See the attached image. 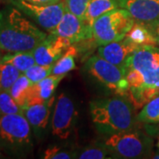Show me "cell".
<instances>
[{"label": "cell", "instance_id": "4316f807", "mask_svg": "<svg viewBox=\"0 0 159 159\" xmlns=\"http://www.w3.org/2000/svg\"><path fill=\"white\" fill-rule=\"evenodd\" d=\"M75 153H69L67 151L62 150L61 148L53 146L46 149L43 153L44 159H71L74 158Z\"/></svg>", "mask_w": 159, "mask_h": 159}, {"label": "cell", "instance_id": "ac0fdd59", "mask_svg": "<svg viewBox=\"0 0 159 159\" xmlns=\"http://www.w3.org/2000/svg\"><path fill=\"white\" fill-rule=\"evenodd\" d=\"M32 86L33 83L28 79L25 74H22L9 89V93L11 97L21 108H23L29 101V97L31 96Z\"/></svg>", "mask_w": 159, "mask_h": 159}, {"label": "cell", "instance_id": "d6986e66", "mask_svg": "<svg viewBox=\"0 0 159 159\" xmlns=\"http://www.w3.org/2000/svg\"><path fill=\"white\" fill-rule=\"evenodd\" d=\"M1 62L11 64L22 74L36 64L33 51L10 52L3 57Z\"/></svg>", "mask_w": 159, "mask_h": 159}, {"label": "cell", "instance_id": "2e32d148", "mask_svg": "<svg viewBox=\"0 0 159 159\" xmlns=\"http://www.w3.org/2000/svg\"><path fill=\"white\" fill-rule=\"evenodd\" d=\"M119 7V0H90L86 11L85 21L92 27L97 19Z\"/></svg>", "mask_w": 159, "mask_h": 159}, {"label": "cell", "instance_id": "3957f363", "mask_svg": "<svg viewBox=\"0 0 159 159\" xmlns=\"http://www.w3.org/2000/svg\"><path fill=\"white\" fill-rule=\"evenodd\" d=\"M31 125L22 113L0 116V147L10 153H21L31 147Z\"/></svg>", "mask_w": 159, "mask_h": 159}, {"label": "cell", "instance_id": "5bb4252c", "mask_svg": "<svg viewBox=\"0 0 159 159\" xmlns=\"http://www.w3.org/2000/svg\"><path fill=\"white\" fill-rule=\"evenodd\" d=\"M55 101L54 97L51 99L42 102H36L28 104L23 107V115L28 119L31 127L34 131H40L45 129L49 123L51 116V110Z\"/></svg>", "mask_w": 159, "mask_h": 159}, {"label": "cell", "instance_id": "f546056e", "mask_svg": "<svg viewBox=\"0 0 159 159\" xmlns=\"http://www.w3.org/2000/svg\"><path fill=\"white\" fill-rule=\"evenodd\" d=\"M2 51H3V50L0 48V63H1V61H2V58H3V57H4V56L2 55Z\"/></svg>", "mask_w": 159, "mask_h": 159}, {"label": "cell", "instance_id": "e0dca14e", "mask_svg": "<svg viewBox=\"0 0 159 159\" xmlns=\"http://www.w3.org/2000/svg\"><path fill=\"white\" fill-rule=\"evenodd\" d=\"M149 27L142 23L134 22L125 37L138 45H157V39Z\"/></svg>", "mask_w": 159, "mask_h": 159}, {"label": "cell", "instance_id": "7c38bea8", "mask_svg": "<svg viewBox=\"0 0 159 159\" xmlns=\"http://www.w3.org/2000/svg\"><path fill=\"white\" fill-rule=\"evenodd\" d=\"M72 45L67 39L51 34L33 50L35 62L38 65L54 64L63 55V52Z\"/></svg>", "mask_w": 159, "mask_h": 159}, {"label": "cell", "instance_id": "ba28073f", "mask_svg": "<svg viewBox=\"0 0 159 159\" xmlns=\"http://www.w3.org/2000/svg\"><path fill=\"white\" fill-rule=\"evenodd\" d=\"M126 69H134L142 74L145 85L154 86L159 80V48L156 45L140 46L128 58Z\"/></svg>", "mask_w": 159, "mask_h": 159}, {"label": "cell", "instance_id": "7402d4cb", "mask_svg": "<svg viewBox=\"0 0 159 159\" xmlns=\"http://www.w3.org/2000/svg\"><path fill=\"white\" fill-rule=\"evenodd\" d=\"M137 119L143 123L159 122V96L148 102L138 114Z\"/></svg>", "mask_w": 159, "mask_h": 159}, {"label": "cell", "instance_id": "30bf717a", "mask_svg": "<svg viewBox=\"0 0 159 159\" xmlns=\"http://www.w3.org/2000/svg\"><path fill=\"white\" fill-rule=\"evenodd\" d=\"M51 34L67 39L72 43L93 38L92 27L90 25L73 14L66 8L61 20Z\"/></svg>", "mask_w": 159, "mask_h": 159}, {"label": "cell", "instance_id": "484cf974", "mask_svg": "<svg viewBox=\"0 0 159 159\" xmlns=\"http://www.w3.org/2000/svg\"><path fill=\"white\" fill-rule=\"evenodd\" d=\"M108 154L109 151L106 148L91 147L81 151L77 157L80 159H105L109 158Z\"/></svg>", "mask_w": 159, "mask_h": 159}, {"label": "cell", "instance_id": "1f68e13d", "mask_svg": "<svg viewBox=\"0 0 159 159\" xmlns=\"http://www.w3.org/2000/svg\"><path fill=\"white\" fill-rule=\"evenodd\" d=\"M157 146H158V148H159V139H158V143H157Z\"/></svg>", "mask_w": 159, "mask_h": 159}, {"label": "cell", "instance_id": "cb8c5ba5", "mask_svg": "<svg viewBox=\"0 0 159 159\" xmlns=\"http://www.w3.org/2000/svg\"><path fill=\"white\" fill-rule=\"evenodd\" d=\"M22 112V108L13 100L9 91H0V116Z\"/></svg>", "mask_w": 159, "mask_h": 159}, {"label": "cell", "instance_id": "8fae6325", "mask_svg": "<svg viewBox=\"0 0 159 159\" xmlns=\"http://www.w3.org/2000/svg\"><path fill=\"white\" fill-rule=\"evenodd\" d=\"M119 4L135 22L151 28L159 21V0H119Z\"/></svg>", "mask_w": 159, "mask_h": 159}, {"label": "cell", "instance_id": "9a60e30c", "mask_svg": "<svg viewBox=\"0 0 159 159\" xmlns=\"http://www.w3.org/2000/svg\"><path fill=\"white\" fill-rule=\"evenodd\" d=\"M66 76V74H51L43 80L34 83L32 86L31 96L26 105L44 102L51 99L58 84Z\"/></svg>", "mask_w": 159, "mask_h": 159}, {"label": "cell", "instance_id": "83f0119b", "mask_svg": "<svg viewBox=\"0 0 159 159\" xmlns=\"http://www.w3.org/2000/svg\"><path fill=\"white\" fill-rule=\"evenodd\" d=\"M27 2L35 4V5H42V6H45V5H54V4H58L60 2H62L63 0H25Z\"/></svg>", "mask_w": 159, "mask_h": 159}, {"label": "cell", "instance_id": "277c9868", "mask_svg": "<svg viewBox=\"0 0 159 159\" xmlns=\"http://www.w3.org/2000/svg\"><path fill=\"white\" fill-rule=\"evenodd\" d=\"M134 22L128 11L117 8L96 20L92 26L93 38L100 46L120 41L125 38Z\"/></svg>", "mask_w": 159, "mask_h": 159}, {"label": "cell", "instance_id": "ffe728a7", "mask_svg": "<svg viewBox=\"0 0 159 159\" xmlns=\"http://www.w3.org/2000/svg\"><path fill=\"white\" fill-rule=\"evenodd\" d=\"M78 56V51L74 46H70L54 64L52 74H67L76 68L75 58Z\"/></svg>", "mask_w": 159, "mask_h": 159}, {"label": "cell", "instance_id": "603a6c76", "mask_svg": "<svg viewBox=\"0 0 159 159\" xmlns=\"http://www.w3.org/2000/svg\"><path fill=\"white\" fill-rule=\"evenodd\" d=\"M54 64L44 65V66L35 64L23 74H25L28 77V79L34 84V83H36L46 77H48L49 75L52 74V69L54 66Z\"/></svg>", "mask_w": 159, "mask_h": 159}, {"label": "cell", "instance_id": "8992f818", "mask_svg": "<svg viewBox=\"0 0 159 159\" xmlns=\"http://www.w3.org/2000/svg\"><path fill=\"white\" fill-rule=\"evenodd\" d=\"M86 69L92 77L109 89L115 91L121 96L127 95L129 85L125 78L124 68L119 67L97 55L91 57L88 60Z\"/></svg>", "mask_w": 159, "mask_h": 159}, {"label": "cell", "instance_id": "44dd1931", "mask_svg": "<svg viewBox=\"0 0 159 159\" xmlns=\"http://www.w3.org/2000/svg\"><path fill=\"white\" fill-rule=\"evenodd\" d=\"M22 74L9 63H0V91H9L18 78Z\"/></svg>", "mask_w": 159, "mask_h": 159}, {"label": "cell", "instance_id": "6da1fadb", "mask_svg": "<svg viewBox=\"0 0 159 159\" xmlns=\"http://www.w3.org/2000/svg\"><path fill=\"white\" fill-rule=\"evenodd\" d=\"M48 35L17 7L0 11V48L7 52L33 51Z\"/></svg>", "mask_w": 159, "mask_h": 159}, {"label": "cell", "instance_id": "5b68a950", "mask_svg": "<svg viewBox=\"0 0 159 159\" xmlns=\"http://www.w3.org/2000/svg\"><path fill=\"white\" fill-rule=\"evenodd\" d=\"M109 153L119 158H141L151 150L152 140L134 129L110 134L103 142Z\"/></svg>", "mask_w": 159, "mask_h": 159}, {"label": "cell", "instance_id": "7a4b0ae2", "mask_svg": "<svg viewBox=\"0 0 159 159\" xmlns=\"http://www.w3.org/2000/svg\"><path fill=\"white\" fill-rule=\"evenodd\" d=\"M89 105L92 122L99 133L110 135L134 129L135 118L133 107L125 98H100Z\"/></svg>", "mask_w": 159, "mask_h": 159}, {"label": "cell", "instance_id": "4dcf8cb0", "mask_svg": "<svg viewBox=\"0 0 159 159\" xmlns=\"http://www.w3.org/2000/svg\"><path fill=\"white\" fill-rule=\"evenodd\" d=\"M1 157H3V153H2V148L0 147V158Z\"/></svg>", "mask_w": 159, "mask_h": 159}, {"label": "cell", "instance_id": "9c48e42d", "mask_svg": "<svg viewBox=\"0 0 159 159\" xmlns=\"http://www.w3.org/2000/svg\"><path fill=\"white\" fill-rule=\"evenodd\" d=\"M76 111L74 102L66 94H60L54 106L51 119V133L59 139H67L74 130Z\"/></svg>", "mask_w": 159, "mask_h": 159}, {"label": "cell", "instance_id": "f1b7e54d", "mask_svg": "<svg viewBox=\"0 0 159 159\" xmlns=\"http://www.w3.org/2000/svg\"><path fill=\"white\" fill-rule=\"evenodd\" d=\"M151 29H152L154 34H155V37L157 39V43L159 45V21L156 25H154L153 27H151Z\"/></svg>", "mask_w": 159, "mask_h": 159}, {"label": "cell", "instance_id": "4fadbf2b", "mask_svg": "<svg viewBox=\"0 0 159 159\" xmlns=\"http://www.w3.org/2000/svg\"><path fill=\"white\" fill-rule=\"evenodd\" d=\"M139 47L140 45L125 37L124 39L118 42L100 46L97 51V54L109 62L125 69L128 58Z\"/></svg>", "mask_w": 159, "mask_h": 159}, {"label": "cell", "instance_id": "d4e9b609", "mask_svg": "<svg viewBox=\"0 0 159 159\" xmlns=\"http://www.w3.org/2000/svg\"><path fill=\"white\" fill-rule=\"evenodd\" d=\"M66 8L80 19L85 20V14L90 0H63Z\"/></svg>", "mask_w": 159, "mask_h": 159}, {"label": "cell", "instance_id": "52a82bcc", "mask_svg": "<svg viewBox=\"0 0 159 159\" xmlns=\"http://www.w3.org/2000/svg\"><path fill=\"white\" fill-rule=\"evenodd\" d=\"M13 6L17 7L30 18L40 28L51 33L57 28L66 11L64 1L54 5H35L25 0H9Z\"/></svg>", "mask_w": 159, "mask_h": 159}]
</instances>
